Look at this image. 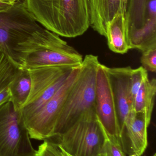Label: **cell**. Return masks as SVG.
Segmentation results:
<instances>
[{
    "instance_id": "21",
    "label": "cell",
    "mask_w": 156,
    "mask_h": 156,
    "mask_svg": "<svg viewBox=\"0 0 156 156\" xmlns=\"http://www.w3.org/2000/svg\"><path fill=\"white\" fill-rule=\"evenodd\" d=\"M35 156H61L58 147L56 143L45 140L39 146Z\"/></svg>"
},
{
    "instance_id": "11",
    "label": "cell",
    "mask_w": 156,
    "mask_h": 156,
    "mask_svg": "<svg viewBox=\"0 0 156 156\" xmlns=\"http://www.w3.org/2000/svg\"><path fill=\"white\" fill-rule=\"evenodd\" d=\"M90 26L103 36L106 26L118 13H126L128 0H89Z\"/></svg>"
},
{
    "instance_id": "7",
    "label": "cell",
    "mask_w": 156,
    "mask_h": 156,
    "mask_svg": "<svg viewBox=\"0 0 156 156\" xmlns=\"http://www.w3.org/2000/svg\"><path fill=\"white\" fill-rule=\"evenodd\" d=\"M19 111L11 102L0 107V156H35Z\"/></svg>"
},
{
    "instance_id": "2",
    "label": "cell",
    "mask_w": 156,
    "mask_h": 156,
    "mask_svg": "<svg viewBox=\"0 0 156 156\" xmlns=\"http://www.w3.org/2000/svg\"><path fill=\"white\" fill-rule=\"evenodd\" d=\"M38 23L59 36L82 35L90 27L89 0H25Z\"/></svg>"
},
{
    "instance_id": "10",
    "label": "cell",
    "mask_w": 156,
    "mask_h": 156,
    "mask_svg": "<svg viewBox=\"0 0 156 156\" xmlns=\"http://www.w3.org/2000/svg\"><path fill=\"white\" fill-rule=\"evenodd\" d=\"M132 69L129 66L108 67L116 104L121 140L125 122L134 112L133 101L130 92V74Z\"/></svg>"
},
{
    "instance_id": "24",
    "label": "cell",
    "mask_w": 156,
    "mask_h": 156,
    "mask_svg": "<svg viewBox=\"0 0 156 156\" xmlns=\"http://www.w3.org/2000/svg\"><path fill=\"white\" fill-rule=\"evenodd\" d=\"M95 156H103V155L102 154H99Z\"/></svg>"
},
{
    "instance_id": "19",
    "label": "cell",
    "mask_w": 156,
    "mask_h": 156,
    "mask_svg": "<svg viewBox=\"0 0 156 156\" xmlns=\"http://www.w3.org/2000/svg\"><path fill=\"white\" fill-rule=\"evenodd\" d=\"M148 79L147 71L143 66L135 69H132L130 74V92L133 103L137 92L144 82Z\"/></svg>"
},
{
    "instance_id": "23",
    "label": "cell",
    "mask_w": 156,
    "mask_h": 156,
    "mask_svg": "<svg viewBox=\"0 0 156 156\" xmlns=\"http://www.w3.org/2000/svg\"><path fill=\"white\" fill-rule=\"evenodd\" d=\"M14 2L6 1V0H0V10H4L9 8L14 3Z\"/></svg>"
},
{
    "instance_id": "3",
    "label": "cell",
    "mask_w": 156,
    "mask_h": 156,
    "mask_svg": "<svg viewBox=\"0 0 156 156\" xmlns=\"http://www.w3.org/2000/svg\"><path fill=\"white\" fill-rule=\"evenodd\" d=\"M97 56L86 55L80 71L71 88L56 124L53 137H58L82 116L95 111Z\"/></svg>"
},
{
    "instance_id": "9",
    "label": "cell",
    "mask_w": 156,
    "mask_h": 156,
    "mask_svg": "<svg viewBox=\"0 0 156 156\" xmlns=\"http://www.w3.org/2000/svg\"><path fill=\"white\" fill-rule=\"evenodd\" d=\"M95 111L105 131L121 140L116 104L108 67L100 63L96 73Z\"/></svg>"
},
{
    "instance_id": "8",
    "label": "cell",
    "mask_w": 156,
    "mask_h": 156,
    "mask_svg": "<svg viewBox=\"0 0 156 156\" xmlns=\"http://www.w3.org/2000/svg\"><path fill=\"white\" fill-rule=\"evenodd\" d=\"M81 67L71 70L55 95L24 125L30 138L45 141L53 138L57 121L69 92L78 76Z\"/></svg>"
},
{
    "instance_id": "16",
    "label": "cell",
    "mask_w": 156,
    "mask_h": 156,
    "mask_svg": "<svg viewBox=\"0 0 156 156\" xmlns=\"http://www.w3.org/2000/svg\"><path fill=\"white\" fill-rule=\"evenodd\" d=\"M147 1L130 0L125 13L127 36H132L143 28Z\"/></svg>"
},
{
    "instance_id": "20",
    "label": "cell",
    "mask_w": 156,
    "mask_h": 156,
    "mask_svg": "<svg viewBox=\"0 0 156 156\" xmlns=\"http://www.w3.org/2000/svg\"><path fill=\"white\" fill-rule=\"evenodd\" d=\"M141 62L147 71L156 72V47L152 48L142 52Z\"/></svg>"
},
{
    "instance_id": "12",
    "label": "cell",
    "mask_w": 156,
    "mask_h": 156,
    "mask_svg": "<svg viewBox=\"0 0 156 156\" xmlns=\"http://www.w3.org/2000/svg\"><path fill=\"white\" fill-rule=\"evenodd\" d=\"M147 123L145 115L143 113L133 112L127 118L125 124L122 138L125 134L129 141L132 154L141 156L148 145Z\"/></svg>"
},
{
    "instance_id": "14",
    "label": "cell",
    "mask_w": 156,
    "mask_h": 156,
    "mask_svg": "<svg viewBox=\"0 0 156 156\" xmlns=\"http://www.w3.org/2000/svg\"><path fill=\"white\" fill-rule=\"evenodd\" d=\"M156 93V79L149 80L148 79L142 84L134 101V112L143 113L149 125L154 105Z\"/></svg>"
},
{
    "instance_id": "15",
    "label": "cell",
    "mask_w": 156,
    "mask_h": 156,
    "mask_svg": "<svg viewBox=\"0 0 156 156\" xmlns=\"http://www.w3.org/2000/svg\"><path fill=\"white\" fill-rule=\"evenodd\" d=\"M31 85L29 71L19 68L14 78L8 85L12 97L11 102L17 111L20 110L27 99Z\"/></svg>"
},
{
    "instance_id": "4",
    "label": "cell",
    "mask_w": 156,
    "mask_h": 156,
    "mask_svg": "<svg viewBox=\"0 0 156 156\" xmlns=\"http://www.w3.org/2000/svg\"><path fill=\"white\" fill-rule=\"evenodd\" d=\"M43 28L28 11L25 0H17L9 8L0 10V51L20 68L15 49Z\"/></svg>"
},
{
    "instance_id": "6",
    "label": "cell",
    "mask_w": 156,
    "mask_h": 156,
    "mask_svg": "<svg viewBox=\"0 0 156 156\" xmlns=\"http://www.w3.org/2000/svg\"><path fill=\"white\" fill-rule=\"evenodd\" d=\"M57 137L56 143L72 156H95L102 148L103 127L93 111L82 116Z\"/></svg>"
},
{
    "instance_id": "18",
    "label": "cell",
    "mask_w": 156,
    "mask_h": 156,
    "mask_svg": "<svg viewBox=\"0 0 156 156\" xmlns=\"http://www.w3.org/2000/svg\"><path fill=\"white\" fill-rule=\"evenodd\" d=\"M103 133L104 141L100 154L103 156H125L121 139L109 134L103 127Z\"/></svg>"
},
{
    "instance_id": "13",
    "label": "cell",
    "mask_w": 156,
    "mask_h": 156,
    "mask_svg": "<svg viewBox=\"0 0 156 156\" xmlns=\"http://www.w3.org/2000/svg\"><path fill=\"white\" fill-rule=\"evenodd\" d=\"M125 13H118L106 25L107 44L110 50L116 54H125L129 49L126 38Z\"/></svg>"
},
{
    "instance_id": "17",
    "label": "cell",
    "mask_w": 156,
    "mask_h": 156,
    "mask_svg": "<svg viewBox=\"0 0 156 156\" xmlns=\"http://www.w3.org/2000/svg\"><path fill=\"white\" fill-rule=\"evenodd\" d=\"M19 68L0 51V92L8 87Z\"/></svg>"
},
{
    "instance_id": "5",
    "label": "cell",
    "mask_w": 156,
    "mask_h": 156,
    "mask_svg": "<svg viewBox=\"0 0 156 156\" xmlns=\"http://www.w3.org/2000/svg\"><path fill=\"white\" fill-rule=\"evenodd\" d=\"M74 68L51 66L28 70L31 80L30 92L19 111L24 125L55 95Z\"/></svg>"
},
{
    "instance_id": "25",
    "label": "cell",
    "mask_w": 156,
    "mask_h": 156,
    "mask_svg": "<svg viewBox=\"0 0 156 156\" xmlns=\"http://www.w3.org/2000/svg\"><path fill=\"white\" fill-rule=\"evenodd\" d=\"M129 156H137L136 155H134V154H132V155H131ZM154 156H156V154H155L154 155Z\"/></svg>"
},
{
    "instance_id": "1",
    "label": "cell",
    "mask_w": 156,
    "mask_h": 156,
    "mask_svg": "<svg viewBox=\"0 0 156 156\" xmlns=\"http://www.w3.org/2000/svg\"><path fill=\"white\" fill-rule=\"evenodd\" d=\"M20 68L30 70L51 66H81L83 57L56 34L44 27L15 49Z\"/></svg>"
},
{
    "instance_id": "22",
    "label": "cell",
    "mask_w": 156,
    "mask_h": 156,
    "mask_svg": "<svg viewBox=\"0 0 156 156\" xmlns=\"http://www.w3.org/2000/svg\"><path fill=\"white\" fill-rule=\"evenodd\" d=\"M11 93L8 87L0 92V107L6 103L11 102Z\"/></svg>"
},
{
    "instance_id": "26",
    "label": "cell",
    "mask_w": 156,
    "mask_h": 156,
    "mask_svg": "<svg viewBox=\"0 0 156 156\" xmlns=\"http://www.w3.org/2000/svg\"><path fill=\"white\" fill-rule=\"evenodd\" d=\"M6 1H12V2H15L16 1H17V0H6Z\"/></svg>"
}]
</instances>
